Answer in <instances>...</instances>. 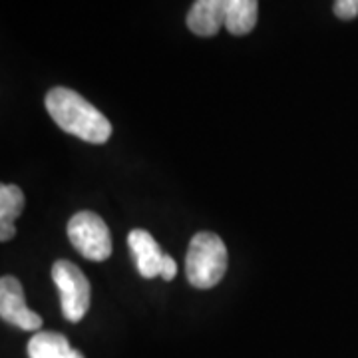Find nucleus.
Wrapping results in <instances>:
<instances>
[{"label":"nucleus","mask_w":358,"mask_h":358,"mask_svg":"<svg viewBox=\"0 0 358 358\" xmlns=\"http://www.w3.org/2000/svg\"><path fill=\"white\" fill-rule=\"evenodd\" d=\"M44 106L60 128L88 143H106L112 136V124L106 115L70 88H52Z\"/></svg>","instance_id":"obj_1"},{"label":"nucleus","mask_w":358,"mask_h":358,"mask_svg":"<svg viewBox=\"0 0 358 358\" xmlns=\"http://www.w3.org/2000/svg\"><path fill=\"white\" fill-rule=\"evenodd\" d=\"M227 265H229L227 247L219 235L209 231L193 235L185 257V275L192 287L195 289L215 287L225 277Z\"/></svg>","instance_id":"obj_2"},{"label":"nucleus","mask_w":358,"mask_h":358,"mask_svg":"<svg viewBox=\"0 0 358 358\" xmlns=\"http://www.w3.org/2000/svg\"><path fill=\"white\" fill-rule=\"evenodd\" d=\"M52 281L60 294V307L66 320L80 322L90 308V282L82 268L72 261L60 259L52 265Z\"/></svg>","instance_id":"obj_3"},{"label":"nucleus","mask_w":358,"mask_h":358,"mask_svg":"<svg viewBox=\"0 0 358 358\" xmlns=\"http://www.w3.org/2000/svg\"><path fill=\"white\" fill-rule=\"evenodd\" d=\"M68 239L78 253L90 261H106L112 255L110 229L94 211H80L68 221Z\"/></svg>","instance_id":"obj_4"},{"label":"nucleus","mask_w":358,"mask_h":358,"mask_svg":"<svg viewBox=\"0 0 358 358\" xmlns=\"http://www.w3.org/2000/svg\"><path fill=\"white\" fill-rule=\"evenodd\" d=\"M0 317L4 322L22 331H38L42 327V317L26 307L24 289L20 281L10 275L0 279Z\"/></svg>","instance_id":"obj_5"},{"label":"nucleus","mask_w":358,"mask_h":358,"mask_svg":"<svg viewBox=\"0 0 358 358\" xmlns=\"http://www.w3.org/2000/svg\"><path fill=\"white\" fill-rule=\"evenodd\" d=\"M128 245L143 279L162 277V265H164L166 253L159 249V245L152 237V233H148L145 229L129 231Z\"/></svg>","instance_id":"obj_6"},{"label":"nucleus","mask_w":358,"mask_h":358,"mask_svg":"<svg viewBox=\"0 0 358 358\" xmlns=\"http://www.w3.org/2000/svg\"><path fill=\"white\" fill-rule=\"evenodd\" d=\"M229 0H195L187 13V28L197 36H215L225 26Z\"/></svg>","instance_id":"obj_7"},{"label":"nucleus","mask_w":358,"mask_h":358,"mask_svg":"<svg viewBox=\"0 0 358 358\" xmlns=\"http://www.w3.org/2000/svg\"><path fill=\"white\" fill-rule=\"evenodd\" d=\"M24 211V193L13 183L0 185V241L6 243L14 237V221Z\"/></svg>","instance_id":"obj_8"},{"label":"nucleus","mask_w":358,"mask_h":358,"mask_svg":"<svg viewBox=\"0 0 358 358\" xmlns=\"http://www.w3.org/2000/svg\"><path fill=\"white\" fill-rule=\"evenodd\" d=\"M28 358H84L60 333H36L28 343Z\"/></svg>","instance_id":"obj_9"},{"label":"nucleus","mask_w":358,"mask_h":358,"mask_svg":"<svg viewBox=\"0 0 358 358\" xmlns=\"http://www.w3.org/2000/svg\"><path fill=\"white\" fill-rule=\"evenodd\" d=\"M259 18V0H229L225 28L235 36L249 34Z\"/></svg>","instance_id":"obj_10"},{"label":"nucleus","mask_w":358,"mask_h":358,"mask_svg":"<svg viewBox=\"0 0 358 358\" xmlns=\"http://www.w3.org/2000/svg\"><path fill=\"white\" fill-rule=\"evenodd\" d=\"M336 18L341 20H352L358 16V0H334L333 6Z\"/></svg>","instance_id":"obj_11"},{"label":"nucleus","mask_w":358,"mask_h":358,"mask_svg":"<svg viewBox=\"0 0 358 358\" xmlns=\"http://www.w3.org/2000/svg\"><path fill=\"white\" fill-rule=\"evenodd\" d=\"M176 275H178V263L173 261V257L166 255L164 265H162V279L164 281H171V279H176Z\"/></svg>","instance_id":"obj_12"}]
</instances>
